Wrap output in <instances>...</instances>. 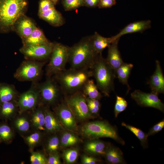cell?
Returning a JSON list of instances; mask_svg holds the SVG:
<instances>
[{"label": "cell", "instance_id": "obj_1", "mask_svg": "<svg viewBox=\"0 0 164 164\" xmlns=\"http://www.w3.org/2000/svg\"><path fill=\"white\" fill-rule=\"evenodd\" d=\"M98 55L93 48L90 36L87 37L69 47L68 62L71 68L91 69Z\"/></svg>", "mask_w": 164, "mask_h": 164}, {"label": "cell", "instance_id": "obj_2", "mask_svg": "<svg viewBox=\"0 0 164 164\" xmlns=\"http://www.w3.org/2000/svg\"><path fill=\"white\" fill-rule=\"evenodd\" d=\"M28 0H0V34L13 31L16 22L25 15Z\"/></svg>", "mask_w": 164, "mask_h": 164}, {"label": "cell", "instance_id": "obj_3", "mask_svg": "<svg viewBox=\"0 0 164 164\" xmlns=\"http://www.w3.org/2000/svg\"><path fill=\"white\" fill-rule=\"evenodd\" d=\"M91 77V69L71 68L53 77L63 92L70 94L81 91L85 84Z\"/></svg>", "mask_w": 164, "mask_h": 164}, {"label": "cell", "instance_id": "obj_4", "mask_svg": "<svg viewBox=\"0 0 164 164\" xmlns=\"http://www.w3.org/2000/svg\"><path fill=\"white\" fill-rule=\"evenodd\" d=\"M91 70L98 89L105 96H109L111 92L114 90V80L116 77L115 71L108 63L102 54L98 55Z\"/></svg>", "mask_w": 164, "mask_h": 164}, {"label": "cell", "instance_id": "obj_5", "mask_svg": "<svg viewBox=\"0 0 164 164\" xmlns=\"http://www.w3.org/2000/svg\"><path fill=\"white\" fill-rule=\"evenodd\" d=\"M83 135L90 139L107 137L113 139L122 145L124 141L119 136L116 127L104 121H96L86 123L81 127Z\"/></svg>", "mask_w": 164, "mask_h": 164}, {"label": "cell", "instance_id": "obj_6", "mask_svg": "<svg viewBox=\"0 0 164 164\" xmlns=\"http://www.w3.org/2000/svg\"><path fill=\"white\" fill-rule=\"evenodd\" d=\"M69 47L60 43H54L46 68L47 77H52L65 69L69 59Z\"/></svg>", "mask_w": 164, "mask_h": 164}, {"label": "cell", "instance_id": "obj_7", "mask_svg": "<svg viewBox=\"0 0 164 164\" xmlns=\"http://www.w3.org/2000/svg\"><path fill=\"white\" fill-rule=\"evenodd\" d=\"M45 62L26 60L23 61L14 74V77L20 81L36 82L41 77Z\"/></svg>", "mask_w": 164, "mask_h": 164}, {"label": "cell", "instance_id": "obj_8", "mask_svg": "<svg viewBox=\"0 0 164 164\" xmlns=\"http://www.w3.org/2000/svg\"><path fill=\"white\" fill-rule=\"evenodd\" d=\"M65 101L77 119L84 120L91 117L86 97L81 91L70 94L66 98Z\"/></svg>", "mask_w": 164, "mask_h": 164}, {"label": "cell", "instance_id": "obj_9", "mask_svg": "<svg viewBox=\"0 0 164 164\" xmlns=\"http://www.w3.org/2000/svg\"><path fill=\"white\" fill-rule=\"evenodd\" d=\"M40 100L44 103L51 104L58 98L62 91L58 83L52 77H47L44 82L40 84L36 82Z\"/></svg>", "mask_w": 164, "mask_h": 164}, {"label": "cell", "instance_id": "obj_10", "mask_svg": "<svg viewBox=\"0 0 164 164\" xmlns=\"http://www.w3.org/2000/svg\"><path fill=\"white\" fill-rule=\"evenodd\" d=\"M54 44L50 42L41 45L22 46L19 49V51L26 60L38 61L44 60L50 58Z\"/></svg>", "mask_w": 164, "mask_h": 164}, {"label": "cell", "instance_id": "obj_11", "mask_svg": "<svg viewBox=\"0 0 164 164\" xmlns=\"http://www.w3.org/2000/svg\"><path fill=\"white\" fill-rule=\"evenodd\" d=\"M36 82H32L28 90L19 95L17 103L20 113L34 109L39 104L40 98Z\"/></svg>", "mask_w": 164, "mask_h": 164}, {"label": "cell", "instance_id": "obj_12", "mask_svg": "<svg viewBox=\"0 0 164 164\" xmlns=\"http://www.w3.org/2000/svg\"><path fill=\"white\" fill-rule=\"evenodd\" d=\"M131 97L141 107H152L164 112V104L159 98L158 94L136 90L131 94Z\"/></svg>", "mask_w": 164, "mask_h": 164}, {"label": "cell", "instance_id": "obj_13", "mask_svg": "<svg viewBox=\"0 0 164 164\" xmlns=\"http://www.w3.org/2000/svg\"><path fill=\"white\" fill-rule=\"evenodd\" d=\"M55 111L61 124L65 128L70 131L77 130L76 118L66 102L56 107Z\"/></svg>", "mask_w": 164, "mask_h": 164}, {"label": "cell", "instance_id": "obj_14", "mask_svg": "<svg viewBox=\"0 0 164 164\" xmlns=\"http://www.w3.org/2000/svg\"><path fill=\"white\" fill-rule=\"evenodd\" d=\"M36 27L33 21L24 15L16 22L13 31H15L23 39L28 37Z\"/></svg>", "mask_w": 164, "mask_h": 164}, {"label": "cell", "instance_id": "obj_15", "mask_svg": "<svg viewBox=\"0 0 164 164\" xmlns=\"http://www.w3.org/2000/svg\"><path fill=\"white\" fill-rule=\"evenodd\" d=\"M152 92L158 95L164 93V77L159 61H156V69L148 81Z\"/></svg>", "mask_w": 164, "mask_h": 164}, {"label": "cell", "instance_id": "obj_16", "mask_svg": "<svg viewBox=\"0 0 164 164\" xmlns=\"http://www.w3.org/2000/svg\"><path fill=\"white\" fill-rule=\"evenodd\" d=\"M120 38L116 39L108 47V51L106 61L115 71L123 62L118 49Z\"/></svg>", "mask_w": 164, "mask_h": 164}, {"label": "cell", "instance_id": "obj_17", "mask_svg": "<svg viewBox=\"0 0 164 164\" xmlns=\"http://www.w3.org/2000/svg\"><path fill=\"white\" fill-rule=\"evenodd\" d=\"M151 21L149 20L131 23L127 25L113 37L115 39L126 34L138 32H142L151 28Z\"/></svg>", "mask_w": 164, "mask_h": 164}, {"label": "cell", "instance_id": "obj_18", "mask_svg": "<svg viewBox=\"0 0 164 164\" xmlns=\"http://www.w3.org/2000/svg\"><path fill=\"white\" fill-rule=\"evenodd\" d=\"M38 15L40 19L54 26H60L64 23V19L61 14L55 7L43 12H38Z\"/></svg>", "mask_w": 164, "mask_h": 164}, {"label": "cell", "instance_id": "obj_19", "mask_svg": "<svg viewBox=\"0 0 164 164\" xmlns=\"http://www.w3.org/2000/svg\"><path fill=\"white\" fill-rule=\"evenodd\" d=\"M19 95L13 85L0 83V103L17 101Z\"/></svg>", "mask_w": 164, "mask_h": 164}, {"label": "cell", "instance_id": "obj_20", "mask_svg": "<svg viewBox=\"0 0 164 164\" xmlns=\"http://www.w3.org/2000/svg\"><path fill=\"white\" fill-rule=\"evenodd\" d=\"M22 41L23 46L41 45L50 42L42 30L37 26L28 37L22 39Z\"/></svg>", "mask_w": 164, "mask_h": 164}, {"label": "cell", "instance_id": "obj_21", "mask_svg": "<svg viewBox=\"0 0 164 164\" xmlns=\"http://www.w3.org/2000/svg\"><path fill=\"white\" fill-rule=\"evenodd\" d=\"M91 41L94 49L96 53L102 54L103 50L108 47L115 39L113 36L111 37H105L101 36L97 32L90 36Z\"/></svg>", "mask_w": 164, "mask_h": 164}, {"label": "cell", "instance_id": "obj_22", "mask_svg": "<svg viewBox=\"0 0 164 164\" xmlns=\"http://www.w3.org/2000/svg\"><path fill=\"white\" fill-rule=\"evenodd\" d=\"M104 156L107 161L110 164H120L125 163L123 153L119 148L109 145Z\"/></svg>", "mask_w": 164, "mask_h": 164}, {"label": "cell", "instance_id": "obj_23", "mask_svg": "<svg viewBox=\"0 0 164 164\" xmlns=\"http://www.w3.org/2000/svg\"><path fill=\"white\" fill-rule=\"evenodd\" d=\"M45 114V129L50 132H55L61 128L60 123L55 115L48 108H44Z\"/></svg>", "mask_w": 164, "mask_h": 164}, {"label": "cell", "instance_id": "obj_24", "mask_svg": "<svg viewBox=\"0 0 164 164\" xmlns=\"http://www.w3.org/2000/svg\"><path fill=\"white\" fill-rule=\"evenodd\" d=\"M109 145L102 141L92 139L86 144L85 150L91 154L104 156Z\"/></svg>", "mask_w": 164, "mask_h": 164}, {"label": "cell", "instance_id": "obj_25", "mask_svg": "<svg viewBox=\"0 0 164 164\" xmlns=\"http://www.w3.org/2000/svg\"><path fill=\"white\" fill-rule=\"evenodd\" d=\"M133 67V65L132 63L123 62L115 71L116 77L118 78L120 82L127 86L128 89V93L130 90L128 80Z\"/></svg>", "mask_w": 164, "mask_h": 164}, {"label": "cell", "instance_id": "obj_26", "mask_svg": "<svg viewBox=\"0 0 164 164\" xmlns=\"http://www.w3.org/2000/svg\"><path fill=\"white\" fill-rule=\"evenodd\" d=\"M81 91L86 97L92 99L99 100L102 96L94 80L90 79L85 84Z\"/></svg>", "mask_w": 164, "mask_h": 164}, {"label": "cell", "instance_id": "obj_27", "mask_svg": "<svg viewBox=\"0 0 164 164\" xmlns=\"http://www.w3.org/2000/svg\"><path fill=\"white\" fill-rule=\"evenodd\" d=\"M18 108L17 101L0 103V116L4 118H9L15 114Z\"/></svg>", "mask_w": 164, "mask_h": 164}, {"label": "cell", "instance_id": "obj_28", "mask_svg": "<svg viewBox=\"0 0 164 164\" xmlns=\"http://www.w3.org/2000/svg\"><path fill=\"white\" fill-rule=\"evenodd\" d=\"M32 121L34 126L37 129L42 130L45 129V114L44 108H37L33 113Z\"/></svg>", "mask_w": 164, "mask_h": 164}, {"label": "cell", "instance_id": "obj_29", "mask_svg": "<svg viewBox=\"0 0 164 164\" xmlns=\"http://www.w3.org/2000/svg\"><path fill=\"white\" fill-rule=\"evenodd\" d=\"M122 126L125 127L132 132L140 140L141 145L144 149L148 148V143L147 134L144 132L140 129L128 124L125 122H122L121 123Z\"/></svg>", "mask_w": 164, "mask_h": 164}, {"label": "cell", "instance_id": "obj_30", "mask_svg": "<svg viewBox=\"0 0 164 164\" xmlns=\"http://www.w3.org/2000/svg\"><path fill=\"white\" fill-rule=\"evenodd\" d=\"M79 141L78 137L69 132H65L62 135L60 138L61 145L64 147H67L74 145Z\"/></svg>", "mask_w": 164, "mask_h": 164}, {"label": "cell", "instance_id": "obj_31", "mask_svg": "<svg viewBox=\"0 0 164 164\" xmlns=\"http://www.w3.org/2000/svg\"><path fill=\"white\" fill-rule=\"evenodd\" d=\"M78 155V150L76 149H70L64 150L63 155L66 163L71 164L74 162Z\"/></svg>", "mask_w": 164, "mask_h": 164}, {"label": "cell", "instance_id": "obj_32", "mask_svg": "<svg viewBox=\"0 0 164 164\" xmlns=\"http://www.w3.org/2000/svg\"><path fill=\"white\" fill-rule=\"evenodd\" d=\"M13 136V133L11 128L8 125L2 124L0 125V139L4 141L11 140Z\"/></svg>", "mask_w": 164, "mask_h": 164}, {"label": "cell", "instance_id": "obj_33", "mask_svg": "<svg viewBox=\"0 0 164 164\" xmlns=\"http://www.w3.org/2000/svg\"><path fill=\"white\" fill-rule=\"evenodd\" d=\"M127 105V102L124 98L116 96L114 107V114L115 118L117 117L119 114L125 110Z\"/></svg>", "mask_w": 164, "mask_h": 164}, {"label": "cell", "instance_id": "obj_34", "mask_svg": "<svg viewBox=\"0 0 164 164\" xmlns=\"http://www.w3.org/2000/svg\"><path fill=\"white\" fill-rule=\"evenodd\" d=\"M62 4L66 11L75 10L84 6V0H63Z\"/></svg>", "mask_w": 164, "mask_h": 164}, {"label": "cell", "instance_id": "obj_35", "mask_svg": "<svg viewBox=\"0 0 164 164\" xmlns=\"http://www.w3.org/2000/svg\"><path fill=\"white\" fill-rule=\"evenodd\" d=\"M86 99L89 110L93 114H97L101 107L99 100L86 97Z\"/></svg>", "mask_w": 164, "mask_h": 164}, {"label": "cell", "instance_id": "obj_36", "mask_svg": "<svg viewBox=\"0 0 164 164\" xmlns=\"http://www.w3.org/2000/svg\"><path fill=\"white\" fill-rule=\"evenodd\" d=\"M15 125L16 128L22 132H27L29 129L30 124L28 120L24 117H20L15 121Z\"/></svg>", "mask_w": 164, "mask_h": 164}, {"label": "cell", "instance_id": "obj_37", "mask_svg": "<svg viewBox=\"0 0 164 164\" xmlns=\"http://www.w3.org/2000/svg\"><path fill=\"white\" fill-rule=\"evenodd\" d=\"M41 135L39 132H36L27 136L25 138V141L30 149L34 147L40 142Z\"/></svg>", "mask_w": 164, "mask_h": 164}, {"label": "cell", "instance_id": "obj_38", "mask_svg": "<svg viewBox=\"0 0 164 164\" xmlns=\"http://www.w3.org/2000/svg\"><path fill=\"white\" fill-rule=\"evenodd\" d=\"M60 142V140L56 136H54L50 138L47 145V149L49 153L57 152Z\"/></svg>", "mask_w": 164, "mask_h": 164}, {"label": "cell", "instance_id": "obj_39", "mask_svg": "<svg viewBox=\"0 0 164 164\" xmlns=\"http://www.w3.org/2000/svg\"><path fill=\"white\" fill-rule=\"evenodd\" d=\"M47 159L43 154L39 152H32L30 157L32 164H47Z\"/></svg>", "mask_w": 164, "mask_h": 164}, {"label": "cell", "instance_id": "obj_40", "mask_svg": "<svg viewBox=\"0 0 164 164\" xmlns=\"http://www.w3.org/2000/svg\"><path fill=\"white\" fill-rule=\"evenodd\" d=\"M55 5L50 0H40L39 2L38 12H42L54 8Z\"/></svg>", "mask_w": 164, "mask_h": 164}, {"label": "cell", "instance_id": "obj_41", "mask_svg": "<svg viewBox=\"0 0 164 164\" xmlns=\"http://www.w3.org/2000/svg\"><path fill=\"white\" fill-rule=\"evenodd\" d=\"M164 127V120L163 119L154 125L147 133L148 136L154 135L162 130Z\"/></svg>", "mask_w": 164, "mask_h": 164}, {"label": "cell", "instance_id": "obj_42", "mask_svg": "<svg viewBox=\"0 0 164 164\" xmlns=\"http://www.w3.org/2000/svg\"><path fill=\"white\" fill-rule=\"evenodd\" d=\"M47 164H61L60 157L58 152L49 153V157L47 159Z\"/></svg>", "mask_w": 164, "mask_h": 164}, {"label": "cell", "instance_id": "obj_43", "mask_svg": "<svg viewBox=\"0 0 164 164\" xmlns=\"http://www.w3.org/2000/svg\"><path fill=\"white\" fill-rule=\"evenodd\" d=\"M116 3V1L114 0H100L97 6L100 9L110 8Z\"/></svg>", "mask_w": 164, "mask_h": 164}, {"label": "cell", "instance_id": "obj_44", "mask_svg": "<svg viewBox=\"0 0 164 164\" xmlns=\"http://www.w3.org/2000/svg\"><path fill=\"white\" fill-rule=\"evenodd\" d=\"M99 161V160L95 158L85 155H83L81 158L82 163L84 164H94Z\"/></svg>", "mask_w": 164, "mask_h": 164}, {"label": "cell", "instance_id": "obj_45", "mask_svg": "<svg viewBox=\"0 0 164 164\" xmlns=\"http://www.w3.org/2000/svg\"><path fill=\"white\" fill-rule=\"evenodd\" d=\"M100 0H84V6L93 8L97 6Z\"/></svg>", "mask_w": 164, "mask_h": 164}, {"label": "cell", "instance_id": "obj_46", "mask_svg": "<svg viewBox=\"0 0 164 164\" xmlns=\"http://www.w3.org/2000/svg\"><path fill=\"white\" fill-rule=\"evenodd\" d=\"M55 5L57 4L59 0H50Z\"/></svg>", "mask_w": 164, "mask_h": 164}, {"label": "cell", "instance_id": "obj_47", "mask_svg": "<svg viewBox=\"0 0 164 164\" xmlns=\"http://www.w3.org/2000/svg\"><path fill=\"white\" fill-rule=\"evenodd\" d=\"M114 0L116 1V0Z\"/></svg>", "mask_w": 164, "mask_h": 164}]
</instances>
